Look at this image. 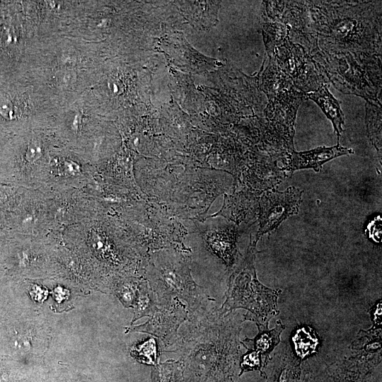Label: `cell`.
Returning a JSON list of instances; mask_svg holds the SVG:
<instances>
[{"label":"cell","mask_w":382,"mask_h":382,"mask_svg":"<svg viewBox=\"0 0 382 382\" xmlns=\"http://www.w3.org/2000/svg\"><path fill=\"white\" fill-rule=\"evenodd\" d=\"M320 50L381 55V1H306Z\"/></svg>","instance_id":"6da1fadb"},{"label":"cell","mask_w":382,"mask_h":382,"mask_svg":"<svg viewBox=\"0 0 382 382\" xmlns=\"http://www.w3.org/2000/svg\"><path fill=\"white\" fill-rule=\"evenodd\" d=\"M309 54L336 89L381 107V55L327 52L318 45Z\"/></svg>","instance_id":"7a4b0ae2"},{"label":"cell","mask_w":382,"mask_h":382,"mask_svg":"<svg viewBox=\"0 0 382 382\" xmlns=\"http://www.w3.org/2000/svg\"><path fill=\"white\" fill-rule=\"evenodd\" d=\"M257 243L250 235L247 252L233 268L226 299L218 311L221 316H225L235 309L243 308L248 311L245 320L266 326L279 313L277 298L281 290L266 287L258 281L255 268Z\"/></svg>","instance_id":"3957f363"},{"label":"cell","mask_w":382,"mask_h":382,"mask_svg":"<svg viewBox=\"0 0 382 382\" xmlns=\"http://www.w3.org/2000/svg\"><path fill=\"white\" fill-rule=\"evenodd\" d=\"M148 281L158 306L177 299L184 301L190 315L209 308V303L214 301L193 280L185 260L178 257H160L152 263Z\"/></svg>","instance_id":"277c9868"},{"label":"cell","mask_w":382,"mask_h":382,"mask_svg":"<svg viewBox=\"0 0 382 382\" xmlns=\"http://www.w3.org/2000/svg\"><path fill=\"white\" fill-rule=\"evenodd\" d=\"M260 87L268 98L265 114L269 121L293 139L296 113L300 105L308 100L291 80L277 66L274 56L262 72Z\"/></svg>","instance_id":"5b68a950"},{"label":"cell","mask_w":382,"mask_h":382,"mask_svg":"<svg viewBox=\"0 0 382 382\" xmlns=\"http://www.w3.org/2000/svg\"><path fill=\"white\" fill-rule=\"evenodd\" d=\"M274 57L277 66L291 80L296 88L304 93L330 83L307 50L291 42L289 33L283 43L276 48Z\"/></svg>","instance_id":"8992f818"},{"label":"cell","mask_w":382,"mask_h":382,"mask_svg":"<svg viewBox=\"0 0 382 382\" xmlns=\"http://www.w3.org/2000/svg\"><path fill=\"white\" fill-rule=\"evenodd\" d=\"M188 318L187 306L177 299L168 305L158 306L145 323L126 328L125 332L150 334L158 340L161 352H168L176 342L180 328Z\"/></svg>","instance_id":"52a82bcc"},{"label":"cell","mask_w":382,"mask_h":382,"mask_svg":"<svg viewBox=\"0 0 382 382\" xmlns=\"http://www.w3.org/2000/svg\"><path fill=\"white\" fill-rule=\"evenodd\" d=\"M303 190L290 186L284 192L266 191L260 199V226L255 239L277 229L290 216L297 214L302 201Z\"/></svg>","instance_id":"ba28073f"},{"label":"cell","mask_w":382,"mask_h":382,"mask_svg":"<svg viewBox=\"0 0 382 382\" xmlns=\"http://www.w3.org/2000/svg\"><path fill=\"white\" fill-rule=\"evenodd\" d=\"M265 8L270 20L287 26L291 41L301 35L313 33L306 1H267Z\"/></svg>","instance_id":"9c48e42d"},{"label":"cell","mask_w":382,"mask_h":382,"mask_svg":"<svg viewBox=\"0 0 382 382\" xmlns=\"http://www.w3.org/2000/svg\"><path fill=\"white\" fill-rule=\"evenodd\" d=\"M352 154V149L342 146L339 143L330 147L319 146L300 152L293 151L290 153L287 168L291 172L305 168H312L319 172L324 163L340 156Z\"/></svg>","instance_id":"30bf717a"},{"label":"cell","mask_w":382,"mask_h":382,"mask_svg":"<svg viewBox=\"0 0 382 382\" xmlns=\"http://www.w3.org/2000/svg\"><path fill=\"white\" fill-rule=\"evenodd\" d=\"M306 96L308 99L314 101L331 121L339 139L343 132L344 114L339 101L329 91L328 85H323L316 91L306 93Z\"/></svg>","instance_id":"8fae6325"},{"label":"cell","mask_w":382,"mask_h":382,"mask_svg":"<svg viewBox=\"0 0 382 382\" xmlns=\"http://www.w3.org/2000/svg\"><path fill=\"white\" fill-rule=\"evenodd\" d=\"M256 325L259 331L257 335L253 339H244L241 343L245 348L253 349L259 352L267 366L270 359V353L279 342L281 332L285 327L280 320L272 330H269L268 325Z\"/></svg>","instance_id":"7c38bea8"},{"label":"cell","mask_w":382,"mask_h":382,"mask_svg":"<svg viewBox=\"0 0 382 382\" xmlns=\"http://www.w3.org/2000/svg\"><path fill=\"white\" fill-rule=\"evenodd\" d=\"M267 382H309L310 376L303 367L291 359H279L270 369Z\"/></svg>","instance_id":"4fadbf2b"},{"label":"cell","mask_w":382,"mask_h":382,"mask_svg":"<svg viewBox=\"0 0 382 382\" xmlns=\"http://www.w3.org/2000/svg\"><path fill=\"white\" fill-rule=\"evenodd\" d=\"M340 366L325 371L318 376L310 378L309 382H366L367 371L360 367L354 369Z\"/></svg>","instance_id":"5bb4252c"},{"label":"cell","mask_w":382,"mask_h":382,"mask_svg":"<svg viewBox=\"0 0 382 382\" xmlns=\"http://www.w3.org/2000/svg\"><path fill=\"white\" fill-rule=\"evenodd\" d=\"M289 33L285 25L270 20L264 16L262 34L269 58L274 56L275 50L280 46Z\"/></svg>","instance_id":"9a60e30c"},{"label":"cell","mask_w":382,"mask_h":382,"mask_svg":"<svg viewBox=\"0 0 382 382\" xmlns=\"http://www.w3.org/2000/svg\"><path fill=\"white\" fill-rule=\"evenodd\" d=\"M366 126L369 140L374 146L381 161V107L369 102L366 105Z\"/></svg>","instance_id":"2e32d148"},{"label":"cell","mask_w":382,"mask_h":382,"mask_svg":"<svg viewBox=\"0 0 382 382\" xmlns=\"http://www.w3.org/2000/svg\"><path fill=\"white\" fill-rule=\"evenodd\" d=\"M134 314L132 323L145 316H150L158 308L154 293L147 282L139 284L138 295L134 305Z\"/></svg>","instance_id":"e0dca14e"},{"label":"cell","mask_w":382,"mask_h":382,"mask_svg":"<svg viewBox=\"0 0 382 382\" xmlns=\"http://www.w3.org/2000/svg\"><path fill=\"white\" fill-rule=\"evenodd\" d=\"M183 363L170 359L153 367L152 382H183Z\"/></svg>","instance_id":"ac0fdd59"},{"label":"cell","mask_w":382,"mask_h":382,"mask_svg":"<svg viewBox=\"0 0 382 382\" xmlns=\"http://www.w3.org/2000/svg\"><path fill=\"white\" fill-rule=\"evenodd\" d=\"M159 353V345L154 337H150L146 340L132 346L130 349V354L136 360L153 366L158 364Z\"/></svg>","instance_id":"d6986e66"},{"label":"cell","mask_w":382,"mask_h":382,"mask_svg":"<svg viewBox=\"0 0 382 382\" xmlns=\"http://www.w3.org/2000/svg\"><path fill=\"white\" fill-rule=\"evenodd\" d=\"M311 330L299 329L293 337L296 352L301 359L313 353L316 348L318 340Z\"/></svg>","instance_id":"ffe728a7"},{"label":"cell","mask_w":382,"mask_h":382,"mask_svg":"<svg viewBox=\"0 0 382 382\" xmlns=\"http://www.w3.org/2000/svg\"><path fill=\"white\" fill-rule=\"evenodd\" d=\"M247 352L241 357L240 361L241 371L239 376L248 371H259L266 378L263 369L267 366L261 354L257 351L246 348Z\"/></svg>","instance_id":"44dd1931"},{"label":"cell","mask_w":382,"mask_h":382,"mask_svg":"<svg viewBox=\"0 0 382 382\" xmlns=\"http://www.w3.org/2000/svg\"><path fill=\"white\" fill-rule=\"evenodd\" d=\"M139 284L137 280H125L116 289L117 296L126 307H134Z\"/></svg>","instance_id":"7402d4cb"},{"label":"cell","mask_w":382,"mask_h":382,"mask_svg":"<svg viewBox=\"0 0 382 382\" xmlns=\"http://www.w3.org/2000/svg\"><path fill=\"white\" fill-rule=\"evenodd\" d=\"M0 114L5 119L13 120L19 115V111L12 102L4 100L0 103Z\"/></svg>","instance_id":"603a6c76"}]
</instances>
